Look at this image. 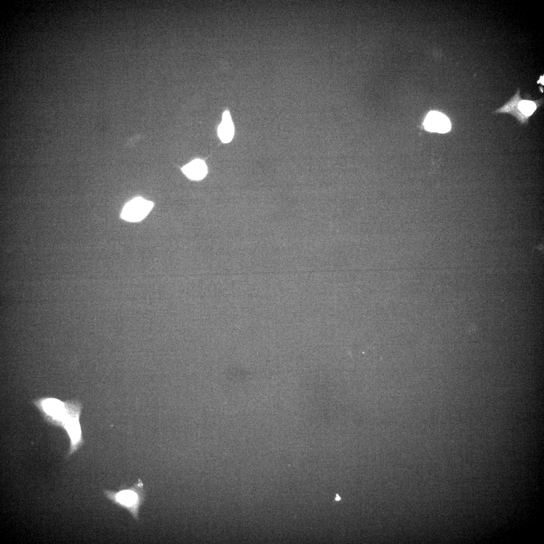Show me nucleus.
<instances>
[{
    "mask_svg": "<svg viewBox=\"0 0 544 544\" xmlns=\"http://www.w3.org/2000/svg\"><path fill=\"white\" fill-rule=\"evenodd\" d=\"M32 403L39 410L47 423L62 427L73 415L81 412L82 409V404L77 400L61 401L49 397L34 399Z\"/></svg>",
    "mask_w": 544,
    "mask_h": 544,
    "instance_id": "1",
    "label": "nucleus"
},
{
    "mask_svg": "<svg viewBox=\"0 0 544 544\" xmlns=\"http://www.w3.org/2000/svg\"><path fill=\"white\" fill-rule=\"evenodd\" d=\"M153 203L142 197L134 198L123 207L121 217L129 222H138L144 219L153 207Z\"/></svg>",
    "mask_w": 544,
    "mask_h": 544,
    "instance_id": "2",
    "label": "nucleus"
},
{
    "mask_svg": "<svg viewBox=\"0 0 544 544\" xmlns=\"http://www.w3.org/2000/svg\"><path fill=\"white\" fill-rule=\"evenodd\" d=\"M426 130L445 133L450 129L451 124L448 117L437 111H431L427 115L424 122Z\"/></svg>",
    "mask_w": 544,
    "mask_h": 544,
    "instance_id": "3",
    "label": "nucleus"
},
{
    "mask_svg": "<svg viewBox=\"0 0 544 544\" xmlns=\"http://www.w3.org/2000/svg\"><path fill=\"white\" fill-rule=\"evenodd\" d=\"M183 173L189 178L198 180L203 178L207 173L205 162L200 159H195L182 168Z\"/></svg>",
    "mask_w": 544,
    "mask_h": 544,
    "instance_id": "4",
    "label": "nucleus"
},
{
    "mask_svg": "<svg viewBox=\"0 0 544 544\" xmlns=\"http://www.w3.org/2000/svg\"><path fill=\"white\" fill-rule=\"evenodd\" d=\"M234 128L231 115L228 111H225L222 116V120L218 126V134L222 142L229 143L233 139Z\"/></svg>",
    "mask_w": 544,
    "mask_h": 544,
    "instance_id": "5",
    "label": "nucleus"
},
{
    "mask_svg": "<svg viewBox=\"0 0 544 544\" xmlns=\"http://www.w3.org/2000/svg\"><path fill=\"white\" fill-rule=\"evenodd\" d=\"M116 500L120 503L126 505H131L134 504L137 501L136 494L131 491H122L115 496Z\"/></svg>",
    "mask_w": 544,
    "mask_h": 544,
    "instance_id": "6",
    "label": "nucleus"
},
{
    "mask_svg": "<svg viewBox=\"0 0 544 544\" xmlns=\"http://www.w3.org/2000/svg\"><path fill=\"white\" fill-rule=\"evenodd\" d=\"M518 108L524 115H531L536 109L535 103L530 101L522 100L519 102Z\"/></svg>",
    "mask_w": 544,
    "mask_h": 544,
    "instance_id": "7",
    "label": "nucleus"
},
{
    "mask_svg": "<svg viewBox=\"0 0 544 544\" xmlns=\"http://www.w3.org/2000/svg\"><path fill=\"white\" fill-rule=\"evenodd\" d=\"M340 499H341V498H340V497H339V496H338V495L337 494V495H336V498H335V500H336V501H338V500H339Z\"/></svg>",
    "mask_w": 544,
    "mask_h": 544,
    "instance_id": "8",
    "label": "nucleus"
}]
</instances>
